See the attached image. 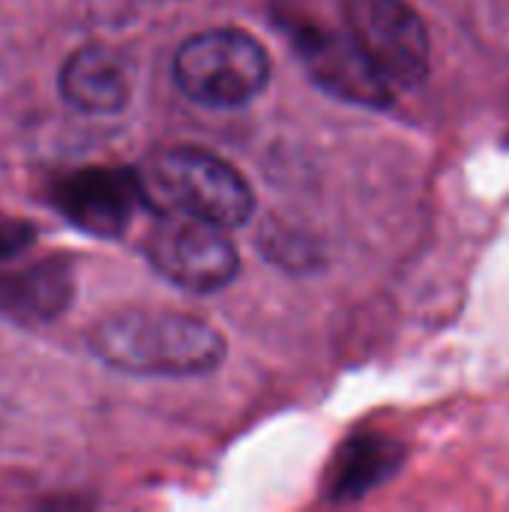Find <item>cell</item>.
<instances>
[{
	"label": "cell",
	"mask_w": 509,
	"mask_h": 512,
	"mask_svg": "<svg viewBox=\"0 0 509 512\" xmlns=\"http://www.w3.org/2000/svg\"><path fill=\"white\" fill-rule=\"evenodd\" d=\"M90 351L132 375L189 378L213 372L225 357V339L207 321L171 309H123L99 321Z\"/></svg>",
	"instance_id": "obj_1"
},
{
	"label": "cell",
	"mask_w": 509,
	"mask_h": 512,
	"mask_svg": "<svg viewBox=\"0 0 509 512\" xmlns=\"http://www.w3.org/2000/svg\"><path fill=\"white\" fill-rule=\"evenodd\" d=\"M138 177L153 213H186L222 228L243 225L255 213L249 180L201 147H171L153 156Z\"/></svg>",
	"instance_id": "obj_2"
},
{
	"label": "cell",
	"mask_w": 509,
	"mask_h": 512,
	"mask_svg": "<svg viewBox=\"0 0 509 512\" xmlns=\"http://www.w3.org/2000/svg\"><path fill=\"white\" fill-rule=\"evenodd\" d=\"M174 81L198 105L240 108L270 81V57L246 30H204L174 54Z\"/></svg>",
	"instance_id": "obj_3"
},
{
	"label": "cell",
	"mask_w": 509,
	"mask_h": 512,
	"mask_svg": "<svg viewBox=\"0 0 509 512\" xmlns=\"http://www.w3.org/2000/svg\"><path fill=\"white\" fill-rule=\"evenodd\" d=\"M348 42L369 72L390 87H417L429 75L432 45L417 9L405 0H345Z\"/></svg>",
	"instance_id": "obj_4"
},
{
	"label": "cell",
	"mask_w": 509,
	"mask_h": 512,
	"mask_svg": "<svg viewBox=\"0 0 509 512\" xmlns=\"http://www.w3.org/2000/svg\"><path fill=\"white\" fill-rule=\"evenodd\" d=\"M153 216L156 222L144 240V252L171 285L195 294H213L234 282L240 258L228 228L186 213Z\"/></svg>",
	"instance_id": "obj_5"
},
{
	"label": "cell",
	"mask_w": 509,
	"mask_h": 512,
	"mask_svg": "<svg viewBox=\"0 0 509 512\" xmlns=\"http://www.w3.org/2000/svg\"><path fill=\"white\" fill-rule=\"evenodd\" d=\"M54 198L69 222L99 237L120 234L147 207L138 171L120 168H81L57 186Z\"/></svg>",
	"instance_id": "obj_6"
},
{
	"label": "cell",
	"mask_w": 509,
	"mask_h": 512,
	"mask_svg": "<svg viewBox=\"0 0 509 512\" xmlns=\"http://www.w3.org/2000/svg\"><path fill=\"white\" fill-rule=\"evenodd\" d=\"M135 87L132 60L105 42L81 45L60 69L63 99L84 114H117L129 105Z\"/></svg>",
	"instance_id": "obj_7"
},
{
	"label": "cell",
	"mask_w": 509,
	"mask_h": 512,
	"mask_svg": "<svg viewBox=\"0 0 509 512\" xmlns=\"http://www.w3.org/2000/svg\"><path fill=\"white\" fill-rule=\"evenodd\" d=\"M72 294V279L54 264L30 267L15 279H0V309L18 318H54Z\"/></svg>",
	"instance_id": "obj_8"
},
{
	"label": "cell",
	"mask_w": 509,
	"mask_h": 512,
	"mask_svg": "<svg viewBox=\"0 0 509 512\" xmlns=\"http://www.w3.org/2000/svg\"><path fill=\"white\" fill-rule=\"evenodd\" d=\"M27 237H30V228H24V225H3L0 228V255L18 249Z\"/></svg>",
	"instance_id": "obj_9"
}]
</instances>
